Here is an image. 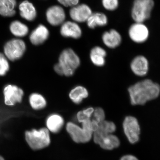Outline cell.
<instances>
[{"mask_svg": "<svg viewBox=\"0 0 160 160\" xmlns=\"http://www.w3.org/2000/svg\"><path fill=\"white\" fill-rule=\"evenodd\" d=\"M102 39L105 46L110 49H114L121 44L122 38L118 32L112 29L105 32L102 35Z\"/></svg>", "mask_w": 160, "mask_h": 160, "instance_id": "obj_16", "label": "cell"}, {"mask_svg": "<svg viewBox=\"0 0 160 160\" xmlns=\"http://www.w3.org/2000/svg\"><path fill=\"white\" fill-rule=\"evenodd\" d=\"M92 13L90 7L86 4L76 5L72 7L69 11L72 19L77 22H86Z\"/></svg>", "mask_w": 160, "mask_h": 160, "instance_id": "obj_11", "label": "cell"}, {"mask_svg": "<svg viewBox=\"0 0 160 160\" xmlns=\"http://www.w3.org/2000/svg\"><path fill=\"white\" fill-rule=\"evenodd\" d=\"M0 160H5V159H4V158H3L2 157L0 156Z\"/></svg>", "mask_w": 160, "mask_h": 160, "instance_id": "obj_32", "label": "cell"}, {"mask_svg": "<svg viewBox=\"0 0 160 160\" xmlns=\"http://www.w3.org/2000/svg\"><path fill=\"white\" fill-rule=\"evenodd\" d=\"M69 95L72 102L78 105L89 96V92L84 86H78L70 90Z\"/></svg>", "mask_w": 160, "mask_h": 160, "instance_id": "obj_20", "label": "cell"}, {"mask_svg": "<svg viewBox=\"0 0 160 160\" xmlns=\"http://www.w3.org/2000/svg\"><path fill=\"white\" fill-rule=\"evenodd\" d=\"M106 55L107 52L103 48L100 46H95L90 51V60L95 66L101 67L105 64Z\"/></svg>", "mask_w": 160, "mask_h": 160, "instance_id": "obj_18", "label": "cell"}, {"mask_svg": "<svg viewBox=\"0 0 160 160\" xmlns=\"http://www.w3.org/2000/svg\"><path fill=\"white\" fill-rule=\"evenodd\" d=\"M24 94L22 89L16 85H6L3 89L4 103L7 106H14L22 102Z\"/></svg>", "mask_w": 160, "mask_h": 160, "instance_id": "obj_8", "label": "cell"}, {"mask_svg": "<svg viewBox=\"0 0 160 160\" xmlns=\"http://www.w3.org/2000/svg\"><path fill=\"white\" fill-rule=\"evenodd\" d=\"M59 64L62 69L63 75L70 77L78 68L81 61L77 54L70 48L64 49L59 57Z\"/></svg>", "mask_w": 160, "mask_h": 160, "instance_id": "obj_4", "label": "cell"}, {"mask_svg": "<svg viewBox=\"0 0 160 160\" xmlns=\"http://www.w3.org/2000/svg\"><path fill=\"white\" fill-rule=\"evenodd\" d=\"M124 132L129 142L134 144L139 139L140 128L136 118L132 116H127L123 123Z\"/></svg>", "mask_w": 160, "mask_h": 160, "instance_id": "obj_9", "label": "cell"}, {"mask_svg": "<svg viewBox=\"0 0 160 160\" xmlns=\"http://www.w3.org/2000/svg\"><path fill=\"white\" fill-rule=\"evenodd\" d=\"M49 32L48 29L43 25H40L31 32L29 40L32 45L39 46L42 45L48 39Z\"/></svg>", "mask_w": 160, "mask_h": 160, "instance_id": "obj_15", "label": "cell"}, {"mask_svg": "<svg viewBox=\"0 0 160 160\" xmlns=\"http://www.w3.org/2000/svg\"><path fill=\"white\" fill-rule=\"evenodd\" d=\"M129 34L131 39L135 42L143 43L148 38L149 31L142 23L136 22L129 28Z\"/></svg>", "mask_w": 160, "mask_h": 160, "instance_id": "obj_10", "label": "cell"}, {"mask_svg": "<svg viewBox=\"0 0 160 160\" xmlns=\"http://www.w3.org/2000/svg\"><path fill=\"white\" fill-rule=\"evenodd\" d=\"M47 129L53 133H57L62 128L64 120L60 115L53 113L49 115L46 121Z\"/></svg>", "mask_w": 160, "mask_h": 160, "instance_id": "obj_17", "label": "cell"}, {"mask_svg": "<svg viewBox=\"0 0 160 160\" xmlns=\"http://www.w3.org/2000/svg\"><path fill=\"white\" fill-rule=\"evenodd\" d=\"M20 15L27 21H32L37 16L36 10L32 3L24 1L19 6Z\"/></svg>", "mask_w": 160, "mask_h": 160, "instance_id": "obj_19", "label": "cell"}, {"mask_svg": "<svg viewBox=\"0 0 160 160\" xmlns=\"http://www.w3.org/2000/svg\"><path fill=\"white\" fill-rule=\"evenodd\" d=\"M9 65L8 59L0 52V77L4 76L9 71Z\"/></svg>", "mask_w": 160, "mask_h": 160, "instance_id": "obj_26", "label": "cell"}, {"mask_svg": "<svg viewBox=\"0 0 160 160\" xmlns=\"http://www.w3.org/2000/svg\"><path fill=\"white\" fill-rule=\"evenodd\" d=\"M46 18L48 22L52 26H58L64 22L66 18V13L61 6H52L47 10Z\"/></svg>", "mask_w": 160, "mask_h": 160, "instance_id": "obj_12", "label": "cell"}, {"mask_svg": "<svg viewBox=\"0 0 160 160\" xmlns=\"http://www.w3.org/2000/svg\"><path fill=\"white\" fill-rule=\"evenodd\" d=\"M130 68L135 74L144 76L147 74L149 69L148 60L143 56H138L132 61Z\"/></svg>", "mask_w": 160, "mask_h": 160, "instance_id": "obj_14", "label": "cell"}, {"mask_svg": "<svg viewBox=\"0 0 160 160\" xmlns=\"http://www.w3.org/2000/svg\"><path fill=\"white\" fill-rule=\"evenodd\" d=\"M104 8L109 11L117 9L118 5V0H102Z\"/></svg>", "mask_w": 160, "mask_h": 160, "instance_id": "obj_28", "label": "cell"}, {"mask_svg": "<svg viewBox=\"0 0 160 160\" xmlns=\"http://www.w3.org/2000/svg\"><path fill=\"white\" fill-rule=\"evenodd\" d=\"M10 31L16 37L22 38L26 36L29 32V28L25 24L20 21H13L9 27Z\"/></svg>", "mask_w": 160, "mask_h": 160, "instance_id": "obj_24", "label": "cell"}, {"mask_svg": "<svg viewBox=\"0 0 160 160\" xmlns=\"http://www.w3.org/2000/svg\"><path fill=\"white\" fill-rule=\"evenodd\" d=\"M91 120L98 124L105 120V113L104 110L102 108L98 107L94 109Z\"/></svg>", "mask_w": 160, "mask_h": 160, "instance_id": "obj_27", "label": "cell"}, {"mask_svg": "<svg viewBox=\"0 0 160 160\" xmlns=\"http://www.w3.org/2000/svg\"><path fill=\"white\" fill-rule=\"evenodd\" d=\"M94 108L89 107L86 109L79 111L77 114V118L80 123H82L86 120L91 118L94 111Z\"/></svg>", "mask_w": 160, "mask_h": 160, "instance_id": "obj_25", "label": "cell"}, {"mask_svg": "<svg viewBox=\"0 0 160 160\" xmlns=\"http://www.w3.org/2000/svg\"><path fill=\"white\" fill-rule=\"evenodd\" d=\"M29 100L30 106L34 110H41L45 108L47 105L46 98L42 94L37 92L30 94Z\"/></svg>", "mask_w": 160, "mask_h": 160, "instance_id": "obj_23", "label": "cell"}, {"mask_svg": "<svg viewBox=\"0 0 160 160\" xmlns=\"http://www.w3.org/2000/svg\"><path fill=\"white\" fill-rule=\"evenodd\" d=\"M154 6L153 0H135L132 16L136 22L142 23L150 17Z\"/></svg>", "mask_w": 160, "mask_h": 160, "instance_id": "obj_6", "label": "cell"}, {"mask_svg": "<svg viewBox=\"0 0 160 160\" xmlns=\"http://www.w3.org/2000/svg\"><path fill=\"white\" fill-rule=\"evenodd\" d=\"M93 136L95 143L103 149L112 150L120 146L118 138L109 130L98 128L93 132Z\"/></svg>", "mask_w": 160, "mask_h": 160, "instance_id": "obj_5", "label": "cell"}, {"mask_svg": "<svg viewBox=\"0 0 160 160\" xmlns=\"http://www.w3.org/2000/svg\"><path fill=\"white\" fill-rule=\"evenodd\" d=\"M82 127L69 122L66 125V129L72 140L78 143L89 142L92 138L93 132L97 129L98 125L92 121L91 119L82 123Z\"/></svg>", "mask_w": 160, "mask_h": 160, "instance_id": "obj_2", "label": "cell"}, {"mask_svg": "<svg viewBox=\"0 0 160 160\" xmlns=\"http://www.w3.org/2000/svg\"><path fill=\"white\" fill-rule=\"evenodd\" d=\"M25 138L30 148L34 150L46 148L51 142L49 131L46 128L26 131L25 132Z\"/></svg>", "mask_w": 160, "mask_h": 160, "instance_id": "obj_3", "label": "cell"}, {"mask_svg": "<svg viewBox=\"0 0 160 160\" xmlns=\"http://www.w3.org/2000/svg\"><path fill=\"white\" fill-rule=\"evenodd\" d=\"M16 0H0V14L4 17H12L16 13Z\"/></svg>", "mask_w": 160, "mask_h": 160, "instance_id": "obj_22", "label": "cell"}, {"mask_svg": "<svg viewBox=\"0 0 160 160\" xmlns=\"http://www.w3.org/2000/svg\"><path fill=\"white\" fill-rule=\"evenodd\" d=\"M53 69H54V71L57 74L59 75H63L62 69V67H61L58 63H56L54 65Z\"/></svg>", "mask_w": 160, "mask_h": 160, "instance_id": "obj_30", "label": "cell"}, {"mask_svg": "<svg viewBox=\"0 0 160 160\" xmlns=\"http://www.w3.org/2000/svg\"><path fill=\"white\" fill-rule=\"evenodd\" d=\"M120 160H138L137 158L131 155H127L121 158Z\"/></svg>", "mask_w": 160, "mask_h": 160, "instance_id": "obj_31", "label": "cell"}, {"mask_svg": "<svg viewBox=\"0 0 160 160\" xmlns=\"http://www.w3.org/2000/svg\"><path fill=\"white\" fill-rule=\"evenodd\" d=\"M60 33L65 38L78 39L82 36V31L77 23L75 22L67 21L62 24Z\"/></svg>", "mask_w": 160, "mask_h": 160, "instance_id": "obj_13", "label": "cell"}, {"mask_svg": "<svg viewBox=\"0 0 160 160\" xmlns=\"http://www.w3.org/2000/svg\"><path fill=\"white\" fill-rule=\"evenodd\" d=\"M132 105H144L147 102L158 97L160 86L149 79L140 81L128 89Z\"/></svg>", "mask_w": 160, "mask_h": 160, "instance_id": "obj_1", "label": "cell"}, {"mask_svg": "<svg viewBox=\"0 0 160 160\" xmlns=\"http://www.w3.org/2000/svg\"><path fill=\"white\" fill-rule=\"evenodd\" d=\"M87 26L91 29H94L97 26H106L108 19L106 15L101 12L92 13L87 20Z\"/></svg>", "mask_w": 160, "mask_h": 160, "instance_id": "obj_21", "label": "cell"}, {"mask_svg": "<svg viewBox=\"0 0 160 160\" xmlns=\"http://www.w3.org/2000/svg\"><path fill=\"white\" fill-rule=\"evenodd\" d=\"M26 49V43L20 39H12L5 44L4 54L8 60L12 62L22 57Z\"/></svg>", "mask_w": 160, "mask_h": 160, "instance_id": "obj_7", "label": "cell"}, {"mask_svg": "<svg viewBox=\"0 0 160 160\" xmlns=\"http://www.w3.org/2000/svg\"><path fill=\"white\" fill-rule=\"evenodd\" d=\"M58 2L65 7H73L78 4L79 0H58Z\"/></svg>", "mask_w": 160, "mask_h": 160, "instance_id": "obj_29", "label": "cell"}]
</instances>
